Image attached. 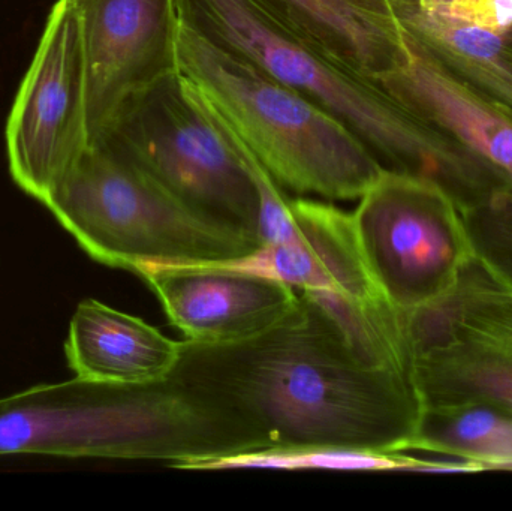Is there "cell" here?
I'll return each mask as SVG.
<instances>
[{
  "instance_id": "obj_1",
  "label": "cell",
  "mask_w": 512,
  "mask_h": 511,
  "mask_svg": "<svg viewBox=\"0 0 512 511\" xmlns=\"http://www.w3.org/2000/svg\"><path fill=\"white\" fill-rule=\"evenodd\" d=\"M298 296L280 323L248 341H183L171 377L224 399L271 449L408 452L424 410L412 371L370 362Z\"/></svg>"
},
{
  "instance_id": "obj_2",
  "label": "cell",
  "mask_w": 512,
  "mask_h": 511,
  "mask_svg": "<svg viewBox=\"0 0 512 511\" xmlns=\"http://www.w3.org/2000/svg\"><path fill=\"white\" fill-rule=\"evenodd\" d=\"M267 435L207 390L177 378L143 386L75 377L0 399V456L134 459L210 470L270 449Z\"/></svg>"
},
{
  "instance_id": "obj_3",
  "label": "cell",
  "mask_w": 512,
  "mask_h": 511,
  "mask_svg": "<svg viewBox=\"0 0 512 511\" xmlns=\"http://www.w3.org/2000/svg\"><path fill=\"white\" fill-rule=\"evenodd\" d=\"M176 3L180 17L210 41L342 120L391 170L435 179L463 212L498 192L486 168L420 111L304 38L259 0Z\"/></svg>"
},
{
  "instance_id": "obj_4",
  "label": "cell",
  "mask_w": 512,
  "mask_h": 511,
  "mask_svg": "<svg viewBox=\"0 0 512 511\" xmlns=\"http://www.w3.org/2000/svg\"><path fill=\"white\" fill-rule=\"evenodd\" d=\"M177 69L292 194L360 200L384 170L369 146L330 111L219 47L179 15Z\"/></svg>"
},
{
  "instance_id": "obj_5",
  "label": "cell",
  "mask_w": 512,
  "mask_h": 511,
  "mask_svg": "<svg viewBox=\"0 0 512 511\" xmlns=\"http://www.w3.org/2000/svg\"><path fill=\"white\" fill-rule=\"evenodd\" d=\"M44 206L96 263L231 264L261 248L254 234L209 218L102 144H90Z\"/></svg>"
},
{
  "instance_id": "obj_6",
  "label": "cell",
  "mask_w": 512,
  "mask_h": 511,
  "mask_svg": "<svg viewBox=\"0 0 512 511\" xmlns=\"http://www.w3.org/2000/svg\"><path fill=\"white\" fill-rule=\"evenodd\" d=\"M93 144L131 162L186 206L259 239L261 198L251 173L179 71L126 102Z\"/></svg>"
},
{
  "instance_id": "obj_7",
  "label": "cell",
  "mask_w": 512,
  "mask_h": 511,
  "mask_svg": "<svg viewBox=\"0 0 512 511\" xmlns=\"http://www.w3.org/2000/svg\"><path fill=\"white\" fill-rule=\"evenodd\" d=\"M289 207L285 239L227 266L289 285L321 308L370 362L412 371L405 314L373 279L352 213L309 198H289Z\"/></svg>"
},
{
  "instance_id": "obj_8",
  "label": "cell",
  "mask_w": 512,
  "mask_h": 511,
  "mask_svg": "<svg viewBox=\"0 0 512 511\" xmlns=\"http://www.w3.org/2000/svg\"><path fill=\"white\" fill-rule=\"evenodd\" d=\"M352 218L373 279L402 314L447 297L477 260L459 203L430 177L384 168Z\"/></svg>"
},
{
  "instance_id": "obj_9",
  "label": "cell",
  "mask_w": 512,
  "mask_h": 511,
  "mask_svg": "<svg viewBox=\"0 0 512 511\" xmlns=\"http://www.w3.org/2000/svg\"><path fill=\"white\" fill-rule=\"evenodd\" d=\"M405 318L424 408L484 402L512 414V318L478 260L447 297Z\"/></svg>"
},
{
  "instance_id": "obj_10",
  "label": "cell",
  "mask_w": 512,
  "mask_h": 511,
  "mask_svg": "<svg viewBox=\"0 0 512 511\" xmlns=\"http://www.w3.org/2000/svg\"><path fill=\"white\" fill-rule=\"evenodd\" d=\"M15 185L44 204L89 147L86 57L71 0L51 8L6 122Z\"/></svg>"
},
{
  "instance_id": "obj_11",
  "label": "cell",
  "mask_w": 512,
  "mask_h": 511,
  "mask_svg": "<svg viewBox=\"0 0 512 511\" xmlns=\"http://www.w3.org/2000/svg\"><path fill=\"white\" fill-rule=\"evenodd\" d=\"M86 57L89 146L126 102L176 74V0H71Z\"/></svg>"
},
{
  "instance_id": "obj_12",
  "label": "cell",
  "mask_w": 512,
  "mask_h": 511,
  "mask_svg": "<svg viewBox=\"0 0 512 511\" xmlns=\"http://www.w3.org/2000/svg\"><path fill=\"white\" fill-rule=\"evenodd\" d=\"M140 276L186 341L230 345L270 330L298 303L294 288L227 264L143 267Z\"/></svg>"
},
{
  "instance_id": "obj_13",
  "label": "cell",
  "mask_w": 512,
  "mask_h": 511,
  "mask_svg": "<svg viewBox=\"0 0 512 511\" xmlns=\"http://www.w3.org/2000/svg\"><path fill=\"white\" fill-rule=\"evenodd\" d=\"M378 81L456 137V143L512 197L511 107L463 80L408 30L405 60Z\"/></svg>"
},
{
  "instance_id": "obj_14",
  "label": "cell",
  "mask_w": 512,
  "mask_h": 511,
  "mask_svg": "<svg viewBox=\"0 0 512 511\" xmlns=\"http://www.w3.org/2000/svg\"><path fill=\"white\" fill-rule=\"evenodd\" d=\"M182 345L141 318L86 299L78 303L69 323L65 356L75 377L143 386L171 377Z\"/></svg>"
},
{
  "instance_id": "obj_15",
  "label": "cell",
  "mask_w": 512,
  "mask_h": 511,
  "mask_svg": "<svg viewBox=\"0 0 512 511\" xmlns=\"http://www.w3.org/2000/svg\"><path fill=\"white\" fill-rule=\"evenodd\" d=\"M345 65L379 78L402 65L406 30L393 0H259Z\"/></svg>"
},
{
  "instance_id": "obj_16",
  "label": "cell",
  "mask_w": 512,
  "mask_h": 511,
  "mask_svg": "<svg viewBox=\"0 0 512 511\" xmlns=\"http://www.w3.org/2000/svg\"><path fill=\"white\" fill-rule=\"evenodd\" d=\"M405 29L463 80L512 108V50L504 36L423 14L393 0Z\"/></svg>"
},
{
  "instance_id": "obj_17",
  "label": "cell",
  "mask_w": 512,
  "mask_h": 511,
  "mask_svg": "<svg viewBox=\"0 0 512 511\" xmlns=\"http://www.w3.org/2000/svg\"><path fill=\"white\" fill-rule=\"evenodd\" d=\"M411 450L451 456L477 471L512 470V414L484 402L424 408Z\"/></svg>"
},
{
  "instance_id": "obj_18",
  "label": "cell",
  "mask_w": 512,
  "mask_h": 511,
  "mask_svg": "<svg viewBox=\"0 0 512 511\" xmlns=\"http://www.w3.org/2000/svg\"><path fill=\"white\" fill-rule=\"evenodd\" d=\"M424 461L405 453H375L346 449H265L222 459L210 470L225 468H280V470H423Z\"/></svg>"
},
{
  "instance_id": "obj_19",
  "label": "cell",
  "mask_w": 512,
  "mask_h": 511,
  "mask_svg": "<svg viewBox=\"0 0 512 511\" xmlns=\"http://www.w3.org/2000/svg\"><path fill=\"white\" fill-rule=\"evenodd\" d=\"M478 263L512 288V197L498 195L484 206L463 212Z\"/></svg>"
},
{
  "instance_id": "obj_20",
  "label": "cell",
  "mask_w": 512,
  "mask_h": 511,
  "mask_svg": "<svg viewBox=\"0 0 512 511\" xmlns=\"http://www.w3.org/2000/svg\"><path fill=\"white\" fill-rule=\"evenodd\" d=\"M432 17L505 36L512 30V0H406Z\"/></svg>"
},
{
  "instance_id": "obj_21",
  "label": "cell",
  "mask_w": 512,
  "mask_h": 511,
  "mask_svg": "<svg viewBox=\"0 0 512 511\" xmlns=\"http://www.w3.org/2000/svg\"><path fill=\"white\" fill-rule=\"evenodd\" d=\"M498 297L505 311H507V314L512 318V288L505 284L499 285Z\"/></svg>"
}]
</instances>
